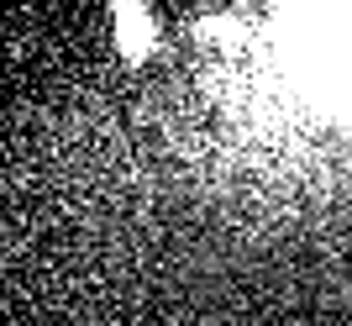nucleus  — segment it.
I'll use <instances>...</instances> for the list:
<instances>
[{
	"mask_svg": "<svg viewBox=\"0 0 352 326\" xmlns=\"http://www.w3.org/2000/svg\"><path fill=\"white\" fill-rule=\"evenodd\" d=\"M111 16H116V47L126 63H142L158 43V27H153V16H147L142 0H111Z\"/></svg>",
	"mask_w": 352,
	"mask_h": 326,
	"instance_id": "obj_1",
	"label": "nucleus"
},
{
	"mask_svg": "<svg viewBox=\"0 0 352 326\" xmlns=\"http://www.w3.org/2000/svg\"><path fill=\"white\" fill-rule=\"evenodd\" d=\"M200 32H206V37H221V43H236V21L232 16H210V21H200Z\"/></svg>",
	"mask_w": 352,
	"mask_h": 326,
	"instance_id": "obj_2",
	"label": "nucleus"
}]
</instances>
